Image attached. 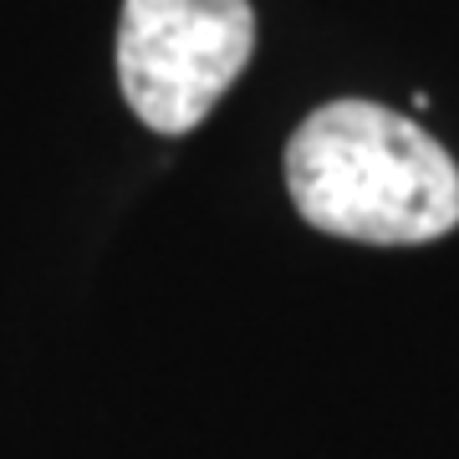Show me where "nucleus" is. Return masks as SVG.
Wrapping results in <instances>:
<instances>
[{"mask_svg":"<svg viewBox=\"0 0 459 459\" xmlns=\"http://www.w3.org/2000/svg\"><path fill=\"white\" fill-rule=\"evenodd\" d=\"M255 51L250 0H123L117 82L143 128H199Z\"/></svg>","mask_w":459,"mask_h":459,"instance_id":"nucleus-2","label":"nucleus"},{"mask_svg":"<svg viewBox=\"0 0 459 459\" xmlns=\"http://www.w3.org/2000/svg\"><path fill=\"white\" fill-rule=\"evenodd\" d=\"M286 189L312 230L358 246H429L459 225V164L383 102L316 108L286 143Z\"/></svg>","mask_w":459,"mask_h":459,"instance_id":"nucleus-1","label":"nucleus"}]
</instances>
